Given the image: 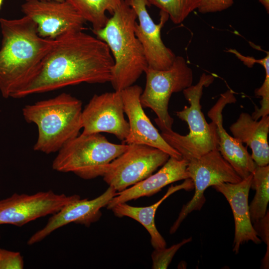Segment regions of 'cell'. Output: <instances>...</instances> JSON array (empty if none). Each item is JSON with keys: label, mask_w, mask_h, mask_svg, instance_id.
<instances>
[{"label": "cell", "mask_w": 269, "mask_h": 269, "mask_svg": "<svg viewBox=\"0 0 269 269\" xmlns=\"http://www.w3.org/2000/svg\"><path fill=\"white\" fill-rule=\"evenodd\" d=\"M193 188L194 184L192 180L187 178L180 184L171 185L164 196L151 205L135 207L126 203H122L116 204L111 210L117 217H128L140 223L149 234L150 242L153 248L154 249L163 248L166 247V243L156 228L155 223L156 211L159 205L175 192L181 190L189 191Z\"/></svg>", "instance_id": "obj_20"}, {"label": "cell", "mask_w": 269, "mask_h": 269, "mask_svg": "<svg viewBox=\"0 0 269 269\" xmlns=\"http://www.w3.org/2000/svg\"><path fill=\"white\" fill-rule=\"evenodd\" d=\"M80 198L78 195L57 194L51 190L32 194L15 193L0 200V225L21 227L39 218L52 215Z\"/></svg>", "instance_id": "obj_10"}, {"label": "cell", "mask_w": 269, "mask_h": 269, "mask_svg": "<svg viewBox=\"0 0 269 269\" xmlns=\"http://www.w3.org/2000/svg\"><path fill=\"white\" fill-rule=\"evenodd\" d=\"M23 267V257L19 252L0 248V269H22Z\"/></svg>", "instance_id": "obj_27"}, {"label": "cell", "mask_w": 269, "mask_h": 269, "mask_svg": "<svg viewBox=\"0 0 269 269\" xmlns=\"http://www.w3.org/2000/svg\"><path fill=\"white\" fill-rule=\"evenodd\" d=\"M110 142L100 133L81 134L65 144L52 162L58 172H72L83 179L103 176L107 166L128 148Z\"/></svg>", "instance_id": "obj_6"}, {"label": "cell", "mask_w": 269, "mask_h": 269, "mask_svg": "<svg viewBox=\"0 0 269 269\" xmlns=\"http://www.w3.org/2000/svg\"><path fill=\"white\" fill-rule=\"evenodd\" d=\"M191 237L183 239L180 242L174 244L169 248L166 247L161 249H154L151 257L152 259L153 269H167L172 261V260L178 251L183 245L191 242Z\"/></svg>", "instance_id": "obj_25"}, {"label": "cell", "mask_w": 269, "mask_h": 269, "mask_svg": "<svg viewBox=\"0 0 269 269\" xmlns=\"http://www.w3.org/2000/svg\"><path fill=\"white\" fill-rule=\"evenodd\" d=\"M260 64L265 69L266 75L262 85L255 91L256 96L261 97L260 108L256 107L251 116L255 120L269 114V54L268 52L264 58L261 59Z\"/></svg>", "instance_id": "obj_24"}, {"label": "cell", "mask_w": 269, "mask_h": 269, "mask_svg": "<svg viewBox=\"0 0 269 269\" xmlns=\"http://www.w3.org/2000/svg\"><path fill=\"white\" fill-rule=\"evenodd\" d=\"M83 17L91 23L92 30H99L106 24L109 18L108 11L112 15L123 0H66Z\"/></svg>", "instance_id": "obj_21"}, {"label": "cell", "mask_w": 269, "mask_h": 269, "mask_svg": "<svg viewBox=\"0 0 269 269\" xmlns=\"http://www.w3.org/2000/svg\"><path fill=\"white\" fill-rule=\"evenodd\" d=\"M21 9L35 23L38 34L44 38L56 40L85 28L86 20L66 0L25 1Z\"/></svg>", "instance_id": "obj_11"}, {"label": "cell", "mask_w": 269, "mask_h": 269, "mask_svg": "<svg viewBox=\"0 0 269 269\" xmlns=\"http://www.w3.org/2000/svg\"><path fill=\"white\" fill-rule=\"evenodd\" d=\"M236 101L234 93L228 90L220 95L207 115L215 126L218 151L243 179L253 173L257 164L247 147L230 135L223 127V110L227 104Z\"/></svg>", "instance_id": "obj_16"}, {"label": "cell", "mask_w": 269, "mask_h": 269, "mask_svg": "<svg viewBox=\"0 0 269 269\" xmlns=\"http://www.w3.org/2000/svg\"><path fill=\"white\" fill-rule=\"evenodd\" d=\"M25 1H32V0H53V1H64L65 0H25Z\"/></svg>", "instance_id": "obj_30"}, {"label": "cell", "mask_w": 269, "mask_h": 269, "mask_svg": "<svg viewBox=\"0 0 269 269\" xmlns=\"http://www.w3.org/2000/svg\"><path fill=\"white\" fill-rule=\"evenodd\" d=\"M253 174L251 188L256 193L249 205L252 223L262 218L266 214L269 201V165H257Z\"/></svg>", "instance_id": "obj_22"}, {"label": "cell", "mask_w": 269, "mask_h": 269, "mask_svg": "<svg viewBox=\"0 0 269 269\" xmlns=\"http://www.w3.org/2000/svg\"><path fill=\"white\" fill-rule=\"evenodd\" d=\"M114 61L105 42L83 31L55 40L35 78L13 98L59 89L82 83L111 81Z\"/></svg>", "instance_id": "obj_1"}, {"label": "cell", "mask_w": 269, "mask_h": 269, "mask_svg": "<svg viewBox=\"0 0 269 269\" xmlns=\"http://www.w3.org/2000/svg\"></svg>", "instance_id": "obj_32"}, {"label": "cell", "mask_w": 269, "mask_h": 269, "mask_svg": "<svg viewBox=\"0 0 269 269\" xmlns=\"http://www.w3.org/2000/svg\"><path fill=\"white\" fill-rule=\"evenodd\" d=\"M230 130L234 137L250 147L252 158L257 165H269V115L258 121L254 120L249 113H242L231 125Z\"/></svg>", "instance_id": "obj_19"}, {"label": "cell", "mask_w": 269, "mask_h": 269, "mask_svg": "<svg viewBox=\"0 0 269 269\" xmlns=\"http://www.w3.org/2000/svg\"><path fill=\"white\" fill-rule=\"evenodd\" d=\"M257 236L267 245V250L262 262L261 268L269 267V212L268 210L265 216L252 223Z\"/></svg>", "instance_id": "obj_26"}, {"label": "cell", "mask_w": 269, "mask_h": 269, "mask_svg": "<svg viewBox=\"0 0 269 269\" xmlns=\"http://www.w3.org/2000/svg\"><path fill=\"white\" fill-rule=\"evenodd\" d=\"M264 6L266 10L269 13V0H258Z\"/></svg>", "instance_id": "obj_29"}, {"label": "cell", "mask_w": 269, "mask_h": 269, "mask_svg": "<svg viewBox=\"0 0 269 269\" xmlns=\"http://www.w3.org/2000/svg\"><path fill=\"white\" fill-rule=\"evenodd\" d=\"M188 163V160L183 158L179 159L170 156L155 174H152L130 187L117 192L109 201L107 208L111 209L119 203H127L142 197L152 196L170 183L189 178L187 171Z\"/></svg>", "instance_id": "obj_18"}, {"label": "cell", "mask_w": 269, "mask_h": 269, "mask_svg": "<svg viewBox=\"0 0 269 269\" xmlns=\"http://www.w3.org/2000/svg\"><path fill=\"white\" fill-rule=\"evenodd\" d=\"M0 92L13 98L36 76L55 40L40 36L29 17L0 18Z\"/></svg>", "instance_id": "obj_2"}, {"label": "cell", "mask_w": 269, "mask_h": 269, "mask_svg": "<svg viewBox=\"0 0 269 269\" xmlns=\"http://www.w3.org/2000/svg\"><path fill=\"white\" fill-rule=\"evenodd\" d=\"M214 80L212 75L203 73L196 85L182 91L190 106L176 112V115L187 124L188 134L183 135L172 129L161 130L160 134L166 142L187 160L198 158L217 147L215 126L212 121L207 123L200 104L203 88L208 87Z\"/></svg>", "instance_id": "obj_5"}, {"label": "cell", "mask_w": 269, "mask_h": 269, "mask_svg": "<svg viewBox=\"0 0 269 269\" xmlns=\"http://www.w3.org/2000/svg\"><path fill=\"white\" fill-rule=\"evenodd\" d=\"M124 0L136 14L138 23L135 24L134 33L143 49L148 67L155 70L168 69L176 57L161 37V29L168 19V15L160 10L159 22L156 24L148 12L147 0Z\"/></svg>", "instance_id": "obj_13"}, {"label": "cell", "mask_w": 269, "mask_h": 269, "mask_svg": "<svg viewBox=\"0 0 269 269\" xmlns=\"http://www.w3.org/2000/svg\"><path fill=\"white\" fill-rule=\"evenodd\" d=\"M187 171L194 184L193 197L184 205L175 221L170 229L174 233L187 215L194 210H200L206 201L205 190L223 183H236L242 179L232 166L223 157L217 147L203 155L188 160Z\"/></svg>", "instance_id": "obj_8"}, {"label": "cell", "mask_w": 269, "mask_h": 269, "mask_svg": "<svg viewBox=\"0 0 269 269\" xmlns=\"http://www.w3.org/2000/svg\"><path fill=\"white\" fill-rule=\"evenodd\" d=\"M253 174L236 183L223 182L212 186L222 194L230 204L235 223L233 251L237 254L241 245L249 241L260 244L251 220L248 203Z\"/></svg>", "instance_id": "obj_17"}, {"label": "cell", "mask_w": 269, "mask_h": 269, "mask_svg": "<svg viewBox=\"0 0 269 269\" xmlns=\"http://www.w3.org/2000/svg\"><path fill=\"white\" fill-rule=\"evenodd\" d=\"M144 73L146 83L140 97L141 104L156 114L154 121L161 131L172 129L174 121L168 109L170 98L173 93L183 91L192 85V70L183 57L176 56L168 69L147 67Z\"/></svg>", "instance_id": "obj_7"}, {"label": "cell", "mask_w": 269, "mask_h": 269, "mask_svg": "<svg viewBox=\"0 0 269 269\" xmlns=\"http://www.w3.org/2000/svg\"><path fill=\"white\" fill-rule=\"evenodd\" d=\"M82 110L81 101L66 93L25 106V120L35 124L38 130L33 149L46 154L58 152L78 135L82 129Z\"/></svg>", "instance_id": "obj_4"}, {"label": "cell", "mask_w": 269, "mask_h": 269, "mask_svg": "<svg viewBox=\"0 0 269 269\" xmlns=\"http://www.w3.org/2000/svg\"><path fill=\"white\" fill-rule=\"evenodd\" d=\"M233 0H199L197 9L202 13L221 11L231 7Z\"/></svg>", "instance_id": "obj_28"}, {"label": "cell", "mask_w": 269, "mask_h": 269, "mask_svg": "<svg viewBox=\"0 0 269 269\" xmlns=\"http://www.w3.org/2000/svg\"><path fill=\"white\" fill-rule=\"evenodd\" d=\"M124 113L121 91L95 94L82 110V133H108L124 141L129 132Z\"/></svg>", "instance_id": "obj_12"}, {"label": "cell", "mask_w": 269, "mask_h": 269, "mask_svg": "<svg viewBox=\"0 0 269 269\" xmlns=\"http://www.w3.org/2000/svg\"><path fill=\"white\" fill-rule=\"evenodd\" d=\"M136 19L134 10L123 0L104 27L92 30L112 54L114 64L110 82L115 91L134 85L148 67L143 49L134 33Z\"/></svg>", "instance_id": "obj_3"}, {"label": "cell", "mask_w": 269, "mask_h": 269, "mask_svg": "<svg viewBox=\"0 0 269 269\" xmlns=\"http://www.w3.org/2000/svg\"><path fill=\"white\" fill-rule=\"evenodd\" d=\"M149 7L154 5L166 12L175 24L183 22L197 8L199 0H147Z\"/></svg>", "instance_id": "obj_23"}, {"label": "cell", "mask_w": 269, "mask_h": 269, "mask_svg": "<svg viewBox=\"0 0 269 269\" xmlns=\"http://www.w3.org/2000/svg\"><path fill=\"white\" fill-rule=\"evenodd\" d=\"M4 0H0V9L1 7V5L3 3V2Z\"/></svg>", "instance_id": "obj_31"}, {"label": "cell", "mask_w": 269, "mask_h": 269, "mask_svg": "<svg viewBox=\"0 0 269 269\" xmlns=\"http://www.w3.org/2000/svg\"><path fill=\"white\" fill-rule=\"evenodd\" d=\"M121 92L124 112L129 124V134L124 141L128 144L151 146L163 151L170 156L182 159L181 154L166 142L144 113L140 101L141 87L133 85Z\"/></svg>", "instance_id": "obj_14"}, {"label": "cell", "mask_w": 269, "mask_h": 269, "mask_svg": "<svg viewBox=\"0 0 269 269\" xmlns=\"http://www.w3.org/2000/svg\"><path fill=\"white\" fill-rule=\"evenodd\" d=\"M169 157L151 146L129 144L123 153L109 163L102 177L109 186L120 192L151 175Z\"/></svg>", "instance_id": "obj_9"}, {"label": "cell", "mask_w": 269, "mask_h": 269, "mask_svg": "<svg viewBox=\"0 0 269 269\" xmlns=\"http://www.w3.org/2000/svg\"><path fill=\"white\" fill-rule=\"evenodd\" d=\"M117 192L114 188L109 186L103 194L91 200L80 198L68 204L51 215L45 226L33 234L27 244L32 245L38 243L55 230L70 223L89 227L100 219L102 216L101 209L107 206Z\"/></svg>", "instance_id": "obj_15"}]
</instances>
